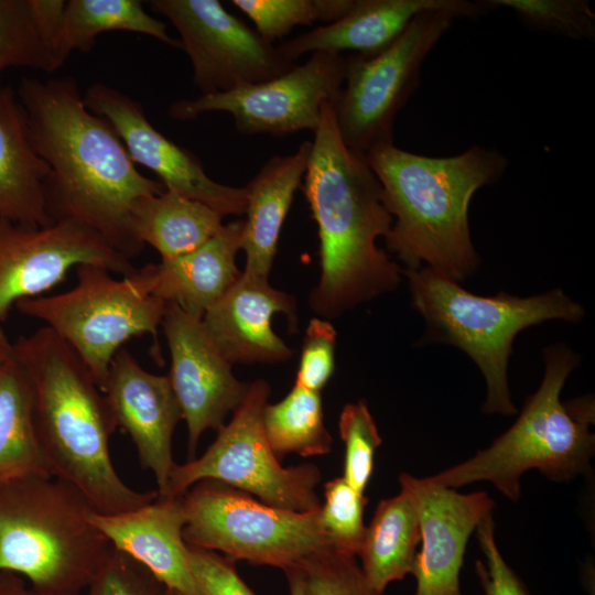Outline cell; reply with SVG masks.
I'll return each instance as SVG.
<instances>
[{
	"label": "cell",
	"mask_w": 595,
	"mask_h": 595,
	"mask_svg": "<svg viewBox=\"0 0 595 595\" xmlns=\"http://www.w3.org/2000/svg\"><path fill=\"white\" fill-rule=\"evenodd\" d=\"M368 499L343 477L324 486V502L320 508L321 528L333 550L358 555L366 526L364 510Z\"/></svg>",
	"instance_id": "32"
},
{
	"label": "cell",
	"mask_w": 595,
	"mask_h": 595,
	"mask_svg": "<svg viewBox=\"0 0 595 595\" xmlns=\"http://www.w3.org/2000/svg\"><path fill=\"white\" fill-rule=\"evenodd\" d=\"M29 475H50L33 416L29 380L11 355L0 365V484Z\"/></svg>",
	"instance_id": "28"
},
{
	"label": "cell",
	"mask_w": 595,
	"mask_h": 595,
	"mask_svg": "<svg viewBox=\"0 0 595 595\" xmlns=\"http://www.w3.org/2000/svg\"><path fill=\"white\" fill-rule=\"evenodd\" d=\"M32 391L39 445L51 476L78 489L95 512L140 508L156 490L129 487L117 473L109 441L117 429L106 399L78 355L42 326L12 343Z\"/></svg>",
	"instance_id": "3"
},
{
	"label": "cell",
	"mask_w": 595,
	"mask_h": 595,
	"mask_svg": "<svg viewBox=\"0 0 595 595\" xmlns=\"http://www.w3.org/2000/svg\"><path fill=\"white\" fill-rule=\"evenodd\" d=\"M182 499L186 544L220 552L232 561L285 571L332 549L321 528V507L286 510L209 479L194 484Z\"/></svg>",
	"instance_id": "9"
},
{
	"label": "cell",
	"mask_w": 595,
	"mask_h": 595,
	"mask_svg": "<svg viewBox=\"0 0 595 595\" xmlns=\"http://www.w3.org/2000/svg\"><path fill=\"white\" fill-rule=\"evenodd\" d=\"M401 487V486H400ZM421 541L416 508L409 491L381 500L366 532L358 556L361 570L379 592L411 573Z\"/></svg>",
	"instance_id": "26"
},
{
	"label": "cell",
	"mask_w": 595,
	"mask_h": 595,
	"mask_svg": "<svg viewBox=\"0 0 595 595\" xmlns=\"http://www.w3.org/2000/svg\"><path fill=\"white\" fill-rule=\"evenodd\" d=\"M544 375L516 422L474 456L426 478L458 488L475 482L493 484L511 501L521 495L520 479L531 469L563 483L591 470L595 452L593 396L562 402L560 394L580 356L563 343L543 349Z\"/></svg>",
	"instance_id": "5"
},
{
	"label": "cell",
	"mask_w": 595,
	"mask_h": 595,
	"mask_svg": "<svg viewBox=\"0 0 595 595\" xmlns=\"http://www.w3.org/2000/svg\"><path fill=\"white\" fill-rule=\"evenodd\" d=\"M402 273L408 279L411 304L425 323L421 342L455 346L480 370L487 389L482 408L485 414L517 413L508 365L520 332L551 320L578 323L585 315L584 307L562 289L526 298L502 291L484 296L430 267Z\"/></svg>",
	"instance_id": "6"
},
{
	"label": "cell",
	"mask_w": 595,
	"mask_h": 595,
	"mask_svg": "<svg viewBox=\"0 0 595 595\" xmlns=\"http://www.w3.org/2000/svg\"><path fill=\"white\" fill-rule=\"evenodd\" d=\"M82 264L122 277L137 270L99 234L77 221L30 226L0 220V322L19 301L43 295Z\"/></svg>",
	"instance_id": "14"
},
{
	"label": "cell",
	"mask_w": 595,
	"mask_h": 595,
	"mask_svg": "<svg viewBox=\"0 0 595 595\" xmlns=\"http://www.w3.org/2000/svg\"><path fill=\"white\" fill-rule=\"evenodd\" d=\"M303 178L320 238L321 277L310 293L311 309L333 318L397 289L402 269L377 245L392 216L366 154L342 140L334 101L322 107Z\"/></svg>",
	"instance_id": "2"
},
{
	"label": "cell",
	"mask_w": 595,
	"mask_h": 595,
	"mask_svg": "<svg viewBox=\"0 0 595 595\" xmlns=\"http://www.w3.org/2000/svg\"><path fill=\"white\" fill-rule=\"evenodd\" d=\"M17 97L33 147L51 170L52 219L91 228L129 260L139 255L143 246L132 234L131 212L141 197L165 187L139 173L110 123L85 106L74 78L25 77Z\"/></svg>",
	"instance_id": "1"
},
{
	"label": "cell",
	"mask_w": 595,
	"mask_h": 595,
	"mask_svg": "<svg viewBox=\"0 0 595 595\" xmlns=\"http://www.w3.org/2000/svg\"><path fill=\"white\" fill-rule=\"evenodd\" d=\"M311 149L312 142L304 141L292 154L270 158L245 186L247 218L241 240L246 252L245 274L268 279L281 228L306 172Z\"/></svg>",
	"instance_id": "23"
},
{
	"label": "cell",
	"mask_w": 595,
	"mask_h": 595,
	"mask_svg": "<svg viewBox=\"0 0 595 595\" xmlns=\"http://www.w3.org/2000/svg\"><path fill=\"white\" fill-rule=\"evenodd\" d=\"M269 396L270 386L264 380L250 383L231 420L217 431L205 453L174 465L162 496H182L197 482L209 479L273 507L298 512L318 509V467L312 463L282 466L267 441L262 413Z\"/></svg>",
	"instance_id": "10"
},
{
	"label": "cell",
	"mask_w": 595,
	"mask_h": 595,
	"mask_svg": "<svg viewBox=\"0 0 595 595\" xmlns=\"http://www.w3.org/2000/svg\"><path fill=\"white\" fill-rule=\"evenodd\" d=\"M489 9L513 11L528 25L573 40L595 35V14L584 0H487Z\"/></svg>",
	"instance_id": "33"
},
{
	"label": "cell",
	"mask_w": 595,
	"mask_h": 595,
	"mask_svg": "<svg viewBox=\"0 0 595 595\" xmlns=\"http://www.w3.org/2000/svg\"><path fill=\"white\" fill-rule=\"evenodd\" d=\"M262 424L267 441L279 459L290 453L304 457L324 455L332 448L321 392L294 385L281 401L266 404Z\"/></svg>",
	"instance_id": "29"
},
{
	"label": "cell",
	"mask_w": 595,
	"mask_h": 595,
	"mask_svg": "<svg viewBox=\"0 0 595 595\" xmlns=\"http://www.w3.org/2000/svg\"><path fill=\"white\" fill-rule=\"evenodd\" d=\"M0 595H52L33 589L26 581L10 572H0Z\"/></svg>",
	"instance_id": "40"
},
{
	"label": "cell",
	"mask_w": 595,
	"mask_h": 595,
	"mask_svg": "<svg viewBox=\"0 0 595 595\" xmlns=\"http://www.w3.org/2000/svg\"><path fill=\"white\" fill-rule=\"evenodd\" d=\"M336 335L327 320L313 317L309 322L294 385L321 392L335 369Z\"/></svg>",
	"instance_id": "37"
},
{
	"label": "cell",
	"mask_w": 595,
	"mask_h": 595,
	"mask_svg": "<svg viewBox=\"0 0 595 595\" xmlns=\"http://www.w3.org/2000/svg\"><path fill=\"white\" fill-rule=\"evenodd\" d=\"M242 229L244 220L231 221L194 251L149 263L132 275L149 294L202 320L241 274L236 257Z\"/></svg>",
	"instance_id": "22"
},
{
	"label": "cell",
	"mask_w": 595,
	"mask_h": 595,
	"mask_svg": "<svg viewBox=\"0 0 595 595\" xmlns=\"http://www.w3.org/2000/svg\"><path fill=\"white\" fill-rule=\"evenodd\" d=\"M296 567L307 595H383L368 582L355 555L329 549Z\"/></svg>",
	"instance_id": "35"
},
{
	"label": "cell",
	"mask_w": 595,
	"mask_h": 595,
	"mask_svg": "<svg viewBox=\"0 0 595 595\" xmlns=\"http://www.w3.org/2000/svg\"><path fill=\"white\" fill-rule=\"evenodd\" d=\"M295 310L292 295L271 286L268 279L241 272L202 322L231 365L279 363L290 359L293 350L272 329V317L283 313L294 325Z\"/></svg>",
	"instance_id": "19"
},
{
	"label": "cell",
	"mask_w": 595,
	"mask_h": 595,
	"mask_svg": "<svg viewBox=\"0 0 595 595\" xmlns=\"http://www.w3.org/2000/svg\"><path fill=\"white\" fill-rule=\"evenodd\" d=\"M109 31H130L152 36L182 48L181 41L166 32V24L149 14L139 0H69L52 42L60 66L74 51L88 52L97 35Z\"/></svg>",
	"instance_id": "27"
},
{
	"label": "cell",
	"mask_w": 595,
	"mask_h": 595,
	"mask_svg": "<svg viewBox=\"0 0 595 595\" xmlns=\"http://www.w3.org/2000/svg\"><path fill=\"white\" fill-rule=\"evenodd\" d=\"M223 216L208 206L173 191L141 197L130 216L134 238L150 245L161 260L194 251L224 226Z\"/></svg>",
	"instance_id": "25"
},
{
	"label": "cell",
	"mask_w": 595,
	"mask_h": 595,
	"mask_svg": "<svg viewBox=\"0 0 595 595\" xmlns=\"http://www.w3.org/2000/svg\"><path fill=\"white\" fill-rule=\"evenodd\" d=\"M12 355V343L9 342L3 329L0 326V365Z\"/></svg>",
	"instance_id": "42"
},
{
	"label": "cell",
	"mask_w": 595,
	"mask_h": 595,
	"mask_svg": "<svg viewBox=\"0 0 595 595\" xmlns=\"http://www.w3.org/2000/svg\"><path fill=\"white\" fill-rule=\"evenodd\" d=\"M188 558L196 595H256L240 577L231 559L192 545H188Z\"/></svg>",
	"instance_id": "39"
},
{
	"label": "cell",
	"mask_w": 595,
	"mask_h": 595,
	"mask_svg": "<svg viewBox=\"0 0 595 595\" xmlns=\"http://www.w3.org/2000/svg\"><path fill=\"white\" fill-rule=\"evenodd\" d=\"M169 589L148 569L110 547L82 595H167Z\"/></svg>",
	"instance_id": "36"
},
{
	"label": "cell",
	"mask_w": 595,
	"mask_h": 595,
	"mask_svg": "<svg viewBox=\"0 0 595 595\" xmlns=\"http://www.w3.org/2000/svg\"><path fill=\"white\" fill-rule=\"evenodd\" d=\"M83 98L91 112L110 123L134 164L152 171L165 190L199 202L223 217L245 214V187L224 185L210 178L193 153L151 125L138 101L104 83L91 84Z\"/></svg>",
	"instance_id": "15"
},
{
	"label": "cell",
	"mask_w": 595,
	"mask_h": 595,
	"mask_svg": "<svg viewBox=\"0 0 595 595\" xmlns=\"http://www.w3.org/2000/svg\"><path fill=\"white\" fill-rule=\"evenodd\" d=\"M448 11L475 18L487 10L484 1L466 0H354L340 19L278 45L280 53L294 62L306 53L340 54L346 51L372 56L392 44L419 14Z\"/></svg>",
	"instance_id": "20"
},
{
	"label": "cell",
	"mask_w": 595,
	"mask_h": 595,
	"mask_svg": "<svg viewBox=\"0 0 595 595\" xmlns=\"http://www.w3.org/2000/svg\"><path fill=\"white\" fill-rule=\"evenodd\" d=\"M116 428L131 439L142 468L150 470L164 495L173 459L172 442L182 411L167 375L147 371L121 348L101 388Z\"/></svg>",
	"instance_id": "18"
},
{
	"label": "cell",
	"mask_w": 595,
	"mask_h": 595,
	"mask_svg": "<svg viewBox=\"0 0 595 595\" xmlns=\"http://www.w3.org/2000/svg\"><path fill=\"white\" fill-rule=\"evenodd\" d=\"M68 291L21 300L15 307L62 338L83 360L101 390L116 354L136 336L158 344L167 303L149 294L131 274L113 278L108 269L82 264Z\"/></svg>",
	"instance_id": "8"
},
{
	"label": "cell",
	"mask_w": 595,
	"mask_h": 595,
	"mask_svg": "<svg viewBox=\"0 0 595 595\" xmlns=\"http://www.w3.org/2000/svg\"><path fill=\"white\" fill-rule=\"evenodd\" d=\"M12 67L47 73L61 67L37 24L31 0H0V76Z\"/></svg>",
	"instance_id": "30"
},
{
	"label": "cell",
	"mask_w": 595,
	"mask_h": 595,
	"mask_svg": "<svg viewBox=\"0 0 595 595\" xmlns=\"http://www.w3.org/2000/svg\"><path fill=\"white\" fill-rule=\"evenodd\" d=\"M475 531L484 554V561L477 560L475 563L484 595H529L497 547L493 512L480 520Z\"/></svg>",
	"instance_id": "38"
},
{
	"label": "cell",
	"mask_w": 595,
	"mask_h": 595,
	"mask_svg": "<svg viewBox=\"0 0 595 595\" xmlns=\"http://www.w3.org/2000/svg\"><path fill=\"white\" fill-rule=\"evenodd\" d=\"M344 75L343 54L312 53L306 62L274 78L174 101L169 116L187 121L219 111L229 113L242 134L283 137L302 130L314 133L324 102L336 101Z\"/></svg>",
	"instance_id": "12"
},
{
	"label": "cell",
	"mask_w": 595,
	"mask_h": 595,
	"mask_svg": "<svg viewBox=\"0 0 595 595\" xmlns=\"http://www.w3.org/2000/svg\"><path fill=\"white\" fill-rule=\"evenodd\" d=\"M255 24L256 32L272 43L300 25L333 23L345 15L354 0H232Z\"/></svg>",
	"instance_id": "31"
},
{
	"label": "cell",
	"mask_w": 595,
	"mask_h": 595,
	"mask_svg": "<svg viewBox=\"0 0 595 595\" xmlns=\"http://www.w3.org/2000/svg\"><path fill=\"white\" fill-rule=\"evenodd\" d=\"M149 6L177 30L202 95L268 80L295 65L218 0H151Z\"/></svg>",
	"instance_id": "13"
},
{
	"label": "cell",
	"mask_w": 595,
	"mask_h": 595,
	"mask_svg": "<svg viewBox=\"0 0 595 595\" xmlns=\"http://www.w3.org/2000/svg\"><path fill=\"white\" fill-rule=\"evenodd\" d=\"M338 430L345 444L343 478L364 494L374 469L376 450L382 439L364 401L347 403L339 415Z\"/></svg>",
	"instance_id": "34"
},
{
	"label": "cell",
	"mask_w": 595,
	"mask_h": 595,
	"mask_svg": "<svg viewBox=\"0 0 595 595\" xmlns=\"http://www.w3.org/2000/svg\"><path fill=\"white\" fill-rule=\"evenodd\" d=\"M284 573L289 584V595H307L302 575L298 567L288 569Z\"/></svg>",
	"instance_id": "41"
},
{
	"label": "cell",
	"mask_w": 595,
	"mask_h": 595,
	"mask_svg": "<svg viewBox=\"0 0 595 595\" xmlns=\"http://www.w3.org/2000/svg\"><path fill=\"white\" fill-rule=\"evenodd\" d=\"M366 159L392 216L386 247L403 270L430 267L457 282L470 278L480 260L470 236L469 203L479 188L501 177L507 159L480 145L433 158L393 143L370 149Z\"/></svg>",
	"instance_id": "4"
},
{
	"label": "cell",
	"mask_w": 595,
	"mask_h": 595,
	"mask_svg": "<svg viewBox=\"0 0 595 595\" xmlns=\"http://www.w3.org/2000/svg\"><path fill=\"white\" fill-rule=\"evenodd\" d=\"M171 356L167 375L187 426L188 459L202 434L218 431L244 401L250 383L239 381L202 320L169 303L161 323Z\"/></svg>",
	"instance_id": "16"
},
{
	"label": "cell",
	"mask_w": 595,
	"mask_h": 595,
	"mask_svg": "<svg viewBox=\"0 0 595 595\" xmlns=\"http://www.w3.org/2000/svg\"><path fill=\"white\" fill-rule=\"evenodd\" d=\"M90 521L109 544L148 569L165 587L181 595H196L182 496H159L140 508L113 515L93 511Z\"/></svg>",
	"instance_id": "21"
},
{
	"label": "cell",
	"mask_w": 595,
	"mask_h": 595,
	"mask_svg": "<svg viewBox=\"0 0 595 595\" xmlns=\"http://www.w3.org/2000/svg\"><path fill=\"white\" fill-rule=\"evenodd\" d=\"M167 595H181V594H178V593L175 592V591H170V589H169Z\"/></svg>",
	"instance_id": "43"
},
{
	"label": "cell",
	"mask_w": 595,
	"mask_h": 595,
	"mask_svg": "<svg viewBox=\"0 0 595 595\" xmlns=\"http://www.w3.org/2000/svg\"><path fill=\"white\" fill-rule=\"evenodd\" d=\"M93 511L78 489L50 475L1 483L0 572L41 593L82 595L111 547Z\"/></svg>",
	"instance_id": "7"
},
{
	"label": "cell",
	"mask_w": 595,
	"mask_h": 595,
	"mask_svg": "<svg viewBox=\"0 0 595 595\" xmlns=\"http://www.w3.org/2000/svg\"><path fill=\"white\" fill-rule=\"evenodd\" d=\"M51 170L30 138L14 93L0 85V220L46 226L54 220L46 201Z\"/></svg>",
	"instance_id": "24"
},
{
	"label": "cell",
	"mask_w": 595,
	"mask_h": 595,
	"mask_svg": "<svg viewBox=\"0 0 595 595\" xmlns=\"http://www.w3.org/2000/svg\"><path fill=\"white\" fill-rule=\"evenodd\" d=\"M455 18L448 11L423 12L378 54L345 57L344 83L334 107L338 132L349 149L366 154L393 143L396 118L419 84L422 64Z\"/></svg>",
	"instance_id": "11"
},
{
	"label": "cell",
	"mask_w": 595,
	"mask_h": 595,
	"mask_svg": "<svg viewBox=\"0 0 595 595\" xmlns=\"http://www.w3.org/2000/svg\"><path fill=\"white\" fill-rule=\"evenodd\" d=\"M399 483L409 491L420 522L422 545L411 569L416 580L414 595H462L459 573L467 541L493 512L494 500L486 491L459 494L407 473Z\"/></svg>",
	"instance_id": "17"
}]
</instances>
